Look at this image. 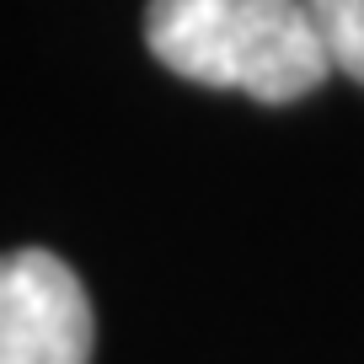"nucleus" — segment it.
<instances>
[{
    "mask_svg": "<svg viewBox=\"0 0 364 364\" xmlns=\"http://www.w3.org/2000/svg\"><path fill=\"white\" fill-rule=\"evenodd\" d=\"M145 43L171 75L257 102H300L332 75L306 0H150Z\"/></svg>",
    "mask_w": 364,
    "mask_h": 364,
    "instance_id": "1",
    "label": "nucleus"
},
{
    "mask_svg": "<svg viewBox=\"0 0 364 364\" xmlns=\"http://www.w3.org/2000/svg\"><path fill=\"white\" fill-rule=\"evenodd\" d=\"M91 300L43 247L0 262V364H91Z\"/></svg>",
    "mask_w": 364,
    "mask_h": 364,
    "instance_id": "2",
    "label": "nucleus"
},
{
    "mask_svg": "<svg viewBox=\"0 0 364 364\" xmlns=\"http://www.w3.org/2000/svg\"><path fill=\"white\" fill-rule=\"evenodd\" d=\"M306 11L332 54V70L364 86V0H306Z\"/></svg>",
    "mask_w": 364,
    "mask_h": 364,
    "instance_id": "3",
    "label": "nucleus"
}]
</instances>
